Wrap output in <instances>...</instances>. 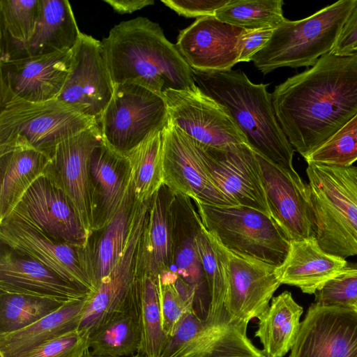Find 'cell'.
Here are the masks:
<instances>
[{
	"mask_svg": "<svg viewBox=\"0 0 357 357\" xmlns=\"http://www.w3.org/2000/svg\"><path fill=\"white\" fill-rule=\"evenodd\" d=\"M271 97L281 128L305 158L357 114V55L326 54Z\"/></svg>",
	"mask_w": 357,
	"mask_h": 357,
	"instance_id": "6da1fadb",
	"label": "cell"
},
{
	"mask_svg": "<svg viewBox=\"0 0 357 357\" xmlns=\"http://www.w3.org/2000/svg\"><path fill=\"white\" fill-rule=\"evenodd\" d=\"M114 84L132 82L163 97L195 87L193 69L161 26L146 17L122 21L100 40Z\"/></svg>",
	"mask_w": 357,
	"mask_h": 357,
	"instance_id": "7a4b0ae2",
	"label": "cell"
},
{
	"mask_svg": "<svg viewBox=\"0 0 357 357\" xmlns=\"http://www.w3.org/2000/svg\"><path fill=\"white\" fill-rule=\"evenodd\" d=\"M197 86L227 109L259 155L286 169H293L294 149L281 128L267 84H255L240 70H193Z\"/></svg>",
	"mask_w": 357,
	"mask_h": 357,
	"instance_id": "3957f363",
	"label": "cell"
},
{
	"mask_svg": "<svg viewBox=\"0 0 357 357\" xmlns=\"http://www.w3.org/2000/svg\"><path fill=\"white\" fill-rule=\"evenodd\" d=\"M315 238L326 252L357 255V166L307 163Z\"/></svg>",
	"mask_w": 357,
	"mask_h": 357,
	"instance_id": "277c9868",
	"label": "cell"
},
{
	"mask_svg": "<svg viewBox=\"0 0 357 357\" xmlns=\"http://www.w3.org/2000/svg\"><path fill=\"white\" fill-rule=\"evenodd\" d=\"M356 1H337L299 20L285 18L251 61L264 74L281 67L314 66L331 52Z\"/></svg>",
	"mask_w": 357,
	"mask_h": 357,
	"instance_id": "5b68a950",
	"label": "cell"
},
{
	"mask_svg": "<svg viewBox=\"0 0 357 357\" xmlns=\"http://www.w3.org/2000/svg\"><path fill=\"white\" fill-rule=\"evenodd\" d=\"M98 122L59 100L13 101L0 105V153L33 149L50 158L63 140Z\"/></svg>",
	"mask_w": 357,
	"mask_h": 357,
	"instance_id": "8992f818",
	"label": "cell"
},
{
	"mask_svg": "<svg viewBox=\"0 0 357 357\" xmlns=\"http://www.w3.org/2000/svg\"><path fill=\"white\" fill-rule=\"evenodd\" d=\"M195 203L204 227L227 250L276 268L284 261L291 241L271 216L243 206Z\"/></svg>",
	"mask_w": 357,
	"mask_h": 357,
	"instance_id": "52a82bcc",
	"label": "cell"
},
{
	"mask_svg": "<svg viewBox=\"0 0 357 357\" xmlns=\"http://www.w3.org/2000/svg\"><path fill=\"white\" fill-rule=\"evenodd\" d=\"M169 119L164 98L132 82L114 85L98 123L103 140L126 154L151 133L162 130Z\"/></svg>",
	"mask_w": 357,
	"mask_h": 357,
	"instance_id": "ba28073f",
	"label": "cell"
},
{
	"mask_svg": "<svg viewBox=\"0 0 357 357\" xmlns=\"http://www.w3.org/2000/svg\"><path fill=\"white\" fill-rule=\"evenodd\" d=\"M208 235L225 274V311L229 321L248 326L252 319L258 318L267 309L275 291L281 284L276 267L234 253L222 246L210 234Z\"/></svg>",
	"mask_w": 357,
	"mask_h": 357,
	"instance_id": "9c48e42d",
	"label": "cell"
},
{
	"mask_svg": "<svg viewBox=\"0 0 357 357\" xmlns=\"http://www.w3.org/2000/svg\"><path fill=\"white\" fill-rule=\"evenodd\" d=\"M151 200L135 203L126 244L117 263L87 298L77 329L89 336L123 310L134 294L139 244L147 222Z\"/></svg>",
	"mask_w": 357,
	"mask_h": 357,
	"instance_id": "30bf717a",
	"label": "cell"
},
{
	"mask_svg": "<svg viewBox=\"0 0 357 357\" xmlns=\"http://www.w3.org/2000/svg\"><path fill=\"white\" fill-rule=\"evenodd\" d=\"M163 185L195 202L216 206H238L218 188L196 142L169 118L162 130Z\"/></svg>",
	"mask_w": 357,
	"mask_h": 357,
	"instance_id": "8fae6325",
	"label": "cell"
},
{
	"mask_svg": "<svg viewBox=\"0 0 357 357\" xmlns=\"http://www.w3.org/2000/svg\"><path fill=\"white\" fill-rule=\"evenodd\" d=\"M163 98L170 120L197 143L219 149L248 144L227 109L197 85L169 89Z\"/></svg>",
	"mask_w": 357,
	"mask_h": 357,
	"instance_id": "7c38bea8",
	"label": "cell"
},
{
	"mask_svg": "<svg viewBox=\"0 0 357 357\" xmlns=\"http://www.w3.org/2000/svg\"><path fill=\"white\" fill-rule=\"evenodd\" d=\"M6 218L73 245L86 247L90 237L70 199L45 174L31 185Z\"/></svg>",
	"mask_w": 357,
	"mask_h": 357,
	"instance_id": "4fadbf2b",
	"label": "cell"
},
{
	"mask_svg": "<svg viewBox=\"0 0 357 357\" xmlns=\"http://www.w3.org/2000/svg\"><path fill=\"white\" fill-rule=\"evenodd\" d=\"M247 327L229 320L208 324L190 311L168 337L160 357H266L248 339Z\"/></svg>",
	"mask_w": 357,
	"mask_h": 357,
	"instance_id": "5bb4252c",
	"label": "cell"
},
{
	"mask_svg": "<svg viewBox=\"0 0 357 357\" xmlns=\"http://www.w3.org/2000/svg\"><path fill=\"white\" fill-rule=\"evenodd\" d=\"M72 52L70 70L57 99L98 122L114 91L100 40L81 32Z\"/></svg>",
	"mask_w": 357,
	"mask_h": 357,
	"instance_id": "9a60e30c",
	"label": "cell"
},
{
	"mask_svg": "<svg viewBox=\"0 0 357 357\" xmlns=\"http://www.w3.org/2000/svg\"><path fill=\"white\" fill-rule=\"evenodd\" d=\"M72 50L0 63V105L56 99L69 74Z\"/></svg>",
	"mask_w": 357,
	"mask_h": 357,
	"instance_id": "2e32d148",
	"label": "cell"
},
{
	"mask_svg": "<svg viewBox=\"0 0 357 357\" xmlns=\"http://www.w3.org/2000/svg\"><path fill=\"white\" fill-rule=\"evenodd\" d=\"M1 245L43 264L79 288L93 293L86 247L54 241L17 220L0 222Z\"/></svg>",
	"mask_w": 357,
	"mask_h": 357,
	"instance_id": "e0dca14e",
	"label": "cell"
},
{
	"mask_svg": "<svg viewBox=\"0 0 357 357\" xmlns=\"http://www.w3.org/2000/svg\"><path fill=\"white\" fill-rule=\"evenodd\" d=\"M271 217L290 241L315 237L308 184L293 169L257 153Z\"/></svg>",
	"mask_w": 357,
	"mask_h": 357,
	"instance_id": "ac0fdd59",
	"label": "cell"
},
{
	"mask_svg": "<svg viewBox=\"0 0 357 357\" xmlns=\"http://www.w3.org/2000/svg\"><path fill=\"white\" fill-rule=\"evenodd\" d=\"M289 357H357V310L311 305Z\"/></svg>",
	"mask_w": 357,
	"mask_h": 357,
	"instance_id": "d6986e66",
	"label": "cell"
},
{
	"mask_svg": "<svg viewBox=\"0 0 357 357\" xmlns=\"http://www.w3.org/2000/svg\"><path fill=\"white\" fill-rule=\"evenodd\" d=\"M195 142L212 178L225 195L238 206L271 216L257 153L248 144L219 149Z\"/></svg>",
	"mask_w": 357,
	"mask_h": 357,
	"instance_id": "ffe728a7",
	"label": "cell"
},
{
	"mask_svg": "<svg viewBox=\"0 0 357 357\" xmlns=\"http://www.w3.org/2000/svg\"><path fill=\"white\" fill-rule=\"evenodd\" d=\"M102 141L98 123L63 140L50 156L45 173L70 199L89 236L93 220L89 162L91 152Z\"/></svg>",
	"mask_w": 357,
	"mask_h": 357,
	"instance_id": "44dd1931",
	"label": "cell"
},
{
	"mask_svg": "<svg viewBox=\"0 0 357 357\" xmlns=\"http://www.w3.org/2000/svg\"><path fill=\"white\" fill-rule=\"evenodd\" d=\"M248 31L204 17L179 31L176 46L193 70H229L239 62Z\"/></svg>",
	"mask_w": 357,
	"mask_h": 357,
	"instance_id": "7402d4cb",
	"label": "cell"
},
{
	"mask_svg": "<svg viewBox=\"0 0 357 357\" xmlns=\"http://www.w3.org/2000/svg\"><path fill=\"white\" fill-rule=\"evenodd\" d=\"M0 292L69 302L83 300L90 292L66 280L40 262L1 245Z\"/></svg>",
	"mask_w": 357,
	"mask_h": 357,
	"instance_id": "603a6c76",
	"label": "cell"
},
{
	"mask_svg": "<svg viewBox=\"0 0 357 357\" xmlns=\"http://www.w3.org/2000/svg\"><path fill=\"white\" fill-rule=\"evenodd\" d=\"M93 232L103 228L115 215L130 184V167L126 154L102 141L89 162Z\"/></svg>",
	"mask_w": 357,
	"mask_h": 357,
	"instance_id": "cb8c5ba5",
	"label": "cell"
},
{
	"mask_svg": "<svg viewBox=\"0 0 357 357\" xmlns=\"http://www.w3.org/2000/svg\"><path fill=\"white\" fill-rule=\"evenodd\" d=\"M190 197L175 194L172 204L174 271L195 291V311L203 319L207 315L209 299L196 236L202 222Z\"/></svg>",
	"mask_w": 357,
	"mask_h": 357,
	"instance_id": "d4e9b609",
	"label": "cell"
},
{
	"mask_svg": "<svg viewBox=\"0 0 357 357\" xmlns=\"http://www.w3.org/2000/svg\"><path fill=\"white\" fill-rule=\"evenodd\" d=\"M81 31L67 0H40L34 32L24 43L0 49V63L70 50Z\"/></svg>",
	"mask_w": 357,
	"mask_h": 357,
	"instance_id": "484cf974",
	"label": "cell"
},
{
	"mask_svg": "<svg viewBox=\"0 0 357 357\" xmlns=\"http://www.w3.org/2000/svg\"><path fill=\"white\" fill-rule=\"evenodd\" d=\"M174 195L162 185L151 198L147 222L139 244L137 276L149 273L158 277L173 269Z\"/></svg>",
	"mask_w": 357,
	"mask_h": 357,
	"instance_id": "4316f807",
	"label": "cell"
},
{
	"mask_svg": "<svg viewBox=\"0 0 357 357\" xmlns=\"http://www.w3.org/2000/svg\"><path fill=\"white\" fill-rule=\"evenodd\" d=\"M345 259L328 253L315 237L290 243L283 263L276 268L281 284L298 287L303 293L314 294L347 265Z\"/></svg>",
	"mask_w": 357,
	"mask_h": 357,
	"instance_id": "83f0119b",
	"label": "cell"
},
{
	"mask_svg": "<svg viewBox=\"0 0 357 357\" xmlns=\"http://www.w3.org/2000/svg\"><path fill=\"white\" fill-rule=\"evenodd\" d=\"M135 202L130 184L113 218L103 228L93 231L89 238L86 253L95 291L111 273L123 252Z\"/></svg>",
	"mask_w": 357,
	"mask_h": 357,
	"instance_id": "f1b7e54d",
	"label": "cell"
},
{
	"mask_svg": "<svg viewBox=\"0 0 357 357\" xmlns=\"http://www.w3.org/2000/svg\"><path fill=\"white\" fill-rule=\"evenodd\" d=\"M87 298L66 302L24 328L0 334L1 357H20L56 337L77 329Z\"/></svg>",
	"mask_w": 357,
	"mask_h": 357,
	"instance_id": "f546056e",
	"label": "cell"
},
{
	"mask_svg": "<svg viewBox=\"0 0 357 357\" xmlns=\"http://www.w3.org/2000/svg\"><path fill=\"white\" fill-rule=\"evenodd\" d=\"M50 158L30 148L0 153V222L8 218L31 185L43 174Z\"/></svg>",
	"mask_w": 357,
	"mask_h": 357,
	"instance_id": "4dcf8cb0",
	"label": "cell"
},
{
	"mask_svg": "<svg viewBox=\"0 0 357 357\" xmlns=\"http://www.w3.org/2000/svg\"><path fill=\"white\" fill-rule=\"evenodd\" d=\"M303 311L289 291L272 298L271 305L257 318L255 332L266 357H283L291 351L300 329Z\"/></svg>",
	"mask_w": 357,
	"mask_h": 357,
	"instance_id": "1f68e13d",
	"label": "cell"
},
{
	"mask_svg": "<svg viewBox=\"0 0 357 357\" xmlns=\"http://www.w3.org/2000/svg\"><path fill=\"white\" fill-rule=\"evenodd\" d=\"M142 330L136 282L126 307L89 336L91 354L100 357H131L140 351Z\"/></svg>",
	"mask_w": 357,
	"mask_h": 357,
	"instance_id": "d6a6232c",
	"label": "cell"
},
{
	"mask_svg": "<svg viewBox=\"0 0 357 357\" xmlns=\"http://www.w3.org/2000/svg\"><path fill=\"white\" fill-rule=\"evenodd\" d=\"M162 130L151 133L128 152L130 167V186L135 200L151 199L163 185Z\"/></svg>",
	"mask_w": 357,
	"mask_h": 357,
	"instance_id": "836d02e7",
	"label": "cell"
},
{
	"mask_svg": "<svg viewBox=\"0 0 357 357\" xmlns=\"http://www.w3.org/2000/svg\"><path fill=\"white\" fill-rule=\"evenodd\" d=\"M136 289L142 330L139 354L160 357L168 337L162 327L159 276H137Z\"/></svg>",
	"mask_w": 357,
	"mask_h": 357,
	"instance_id": "e575fe53",
	"label": "cell"
},
{
	"mask_svg": "<svg viewBox=\"0 0 357 357\" xmlns=\"http://www.w3.org/2000/svg\"><path fill=\"white\" fill-rule=\"evenodd\" d=\"M195 239L209 299L208 310L204 321L206 324H212L229 320L225 311L227 284L224 268L203 225Z\"/></svg>",
	"mask_w": 357,
	"mask_h": 357,
	"instance_id": "d590c367",
	"label": "cell"
},
{
	"mask_svg": "<svg viewBox=\"0 0 357 357\" xmlns=\"http://www.w3.org/2000/svg\"><path fill=\"white\" fill-rule=\"evenodd\" d=\"M66 302L38 296L0 292V334L24 328Z\"/></svg>",
	"mask_w": 357,
	"mask_h": 357,
	"instance_id": "8d00e7d4",
	"label": "cell"
},
{
	"mask_svg": "<svg viewBox=\"0 0 357 357\" xmlns=\"http://www.w3.org/2000/svg\"><path fill=\"white\" fill-rule=\"evenodd\" d=\"M283 5L282 0H229L215 17L245 29L275 28L285 20Z\"/></svg>",
	"mask_w": 357,
	"mask_h": 357,
	"instance_id": "74e56055",
	"label": "cell"
},
{
	"mask_svg": "<svg viewBox=\"0 0 357 357\" xmlns=\"http://www.w3.org/2000/svg\"><path fill=\"white\" fill-rule=\"evenodd\" d=\"M40 0L0 1V49L24 43L32 36Z\"/></svg>",
	"mask_w": 357,
	"mask_h": 357,
	"instance_id": "f35d334b",
	"label": "cell"
},
{
	"mask_svg": "<svg viewBox=\"0 0 357 357\" xmlns=\"http://www.w3.org/2000/svg\"><path fill=\"white\" fill-rule=\"evenodd\" d=\"M162 327L169 337L183 317L195 310V290L181 280L174 271L159 276Z\"/></svg>",
	"mask_w": 357,
	"mask_h": 357,
	"instance_id": "ab89813d",
	"label": "cell"
},
{
	"mask_svg": "<svg viewBox=\"0 0 357 357\" xmlns=\"http://www.w3.org/2000/svg\"><path fill=\"white\" fill-rule=\"evenodd\" d=\"M305 160L331 166L353 165L357 160V114Z\"/></svg>",
	"mask_w": 357,
	"mask_h": 357,
	"instance_id": "60d3db41",
	"label": "cell"
},
{
	"mask_svg": "<svg viewBox=\"0 0 357 357\" xmlns=\"http://www.w3.org/2000/svg\"><path fill=\"white\" fill-rule=\"evenodd\" d=\"M314 296L315 303L319 305L353 307L357 303V262H347Z\"/></svg>",
	"mask_w": 357,
	"mask_h": 357,
	"instance_id": "b9f144b4",
	"label": "cell"
},
{
	"mask_svg": "<svg viewBox=\"0 0 357 357\" xmlns=\"http://www.w3.org/2000/svg\"><path fill=\"white\" fill-rule=\"evenodd\" d=\"M89 350V335L75 329L56 337L20 357H82Z\"/></svg>",
	"mask_w": 357,
	"mask_h": 357,
	"instance_id": "7bdbcfd3",
	"label": "cell"
},
{
	"mask_svg": "<svg viewBox=\"0 0 357 357\" xmlns=\"http://www.w3.org/2000/svg\"><path fill=\"white\" fill-rule=\"evenodd\" d=\"M167 7L187 18L215 16L229 0H162Z\"/></svg>",
	"mask_w": 357,
	"mask_h": 357,
	"instance_id": "ee69618b",
	"label": "cell"
},
{
	"mask_svg": "<svg viewBox=\"0 0 357 357\" xmlns=\"http://www.w3.org/2000/svg\"><path fill=\"white\" fill-rule=\"evenodd\" d=\"M331 53L339 56H353L357 54V0Z\"/></svg>",
	"mask_w": 357,
	"mask_h": 357,
	"instance_id": "f6af8a7d",
	"label": "cell"
},
{
	"mask_svg": "<svg viewBox=\"0 0 357 357\" xmlns=\"http://www.w3.org/2000/svg\"><path fill=\"white\" fill-rule=\"evenodd\" d=\"M275 28L249 29L245 39L239 62H250L271 39Z\"/></svg>",
	"mask_w": 357,
	"mask_h": 357,
	"instance_id": "bcb514c9",
	"label": "cell"
},
{
	"mask_svg": "<svg viewBox=\"0 0 357 357\" xmlns=\"http://www.w3.org/2000/svg\"><path fill=\"white\" fill-rule=\"evenodd\" d=\"M119 14H130L155 3L153 0H104Z\"/></svg>",
	"mask_w": 357,
	"mask_h": 357,
	"instance_id": "7dc6e473",
	"label": "cell"
},
{
	"mask_svg": "<svg viewBox=\"0 0 357 357\" xmlns=\"http://www.w3.org/2000/svg\"><path fill=\"white\" fill-rule=\"evenodd\" d=\"M82 357H100V356H93V355L91 354V353L88 351ZM131 357H145V356L139 353V354H137L133 356H131Z\"/></svg>",
	"mask_w": 357,
	"mask_h": 357,
	"instance_id": "c3c4849f",
	"label": "cell"
},
{
	"mask_svg": "<svg viewBox=\"0 0 357 357\" xmlns=\"http://www.w3.org/2000/svg\"><path fill=\"white\" fill-rule=\"evenodd\" d=\"M353 307L357 310V303L353 306Z\"/></svg>",
	"mask_w": 357,
	"mask_h": 357,
	"instance_id": "681fc988",
	"label": "cell"
},
{
	"mask_svg": "<svg viewBox=\"0 0 357 357\" xmlns=\"http://www.w3.org/2000/svg\"><path fill=\"white\" fill-rule=\"evenodd\" d=\"M356 55H357V54Z\"/></svg>",
	"mask_w": 357,
	"mask_h": 357,
	"instance_id": "f907efd6",
	"label": "cell"
}]
</instances>
